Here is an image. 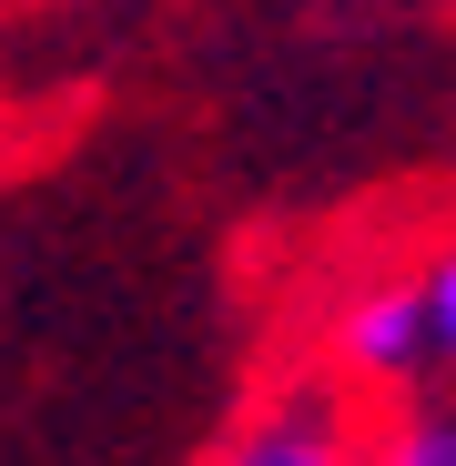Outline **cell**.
<instances>
[{
	"label": "cell",
	"instance_id": "obj_1",
	"mask_svg": "<svg viewBox=\"0 0 456 466\" xmlns=\"http://www.w3.org/2000/svg\"><path fill=\"white\" fill-rule=\"evenodd\" d=\"M446 365L436 355V315H426V284L396 274V284H355L325 325V375L355 385V396H416V375Z\"/></svg>",
	"mask_w": 456,
	"mask_h": 466
},
{
	"label": "cell",
	"instance_id": "obj_2",
	"mask_svg": "<svg viewBox=\"0 0 456 466\" xmlns=\"http://www.w3.org/2000/svg\"><path fill=\"white\" fill-rule=\"evenodd\" d=\"M365 426H375V416L355 406V385L315 375V385L264 396L203 466H365Z\"/></svg>",
	"mask_w": 456,
	"mask_h": 466
},
{
	"label": "cell",
	"instance_id": "obj_3",
	"mask_svg": "<svg viewBox=\"0 0 456 466\" xmlns=\"http://www.w3.org/2000/svg\"><path fill=\"white\" fill-rule=\"evenodd\" d=\"M365 466H456V406L386 396V416L365 426Z\"/></svg>",
	"mask_w": 456,
	"mask_h": 466
},
{
	"label": "cell",
	"instance_id": "obj_4",
	"mask_svg": "<svg viewBox=\"0 0 456 466\" xmlns=\"http://www.w3.org/2000/svg\"><path fill=\"white\" fill-rule=\"evenodd\" d=\"M416 284H426V315H436V355L456 365V244H446V254H436Z\"/></svg>",
	"mask_w": 456,
	"mask_h": 466
}]
</instances>
